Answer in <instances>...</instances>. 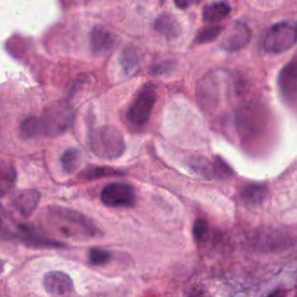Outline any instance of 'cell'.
Segmentation results:
<instances>
[{
  "label": "cell",
  "mask_w": 297,
  "mask_h": 297,
  "mask_svg": "<svg viewBox=\"0 0 297 297\" xmlns=\"http://www.w3.org/2000/svg\"><path fill=\"white\" fill-rule=\"evenodd\" d=\"M120 174H123V173L112 167L94 166V167H88L86 168V170H84L81 173V178H83L84 180H96V179L107 178V176L120 175Z\"/></svg>",
  "instance_id": "cell-18"
},
{
  "label": "cell",
  "mask_w": 297,
  "mask_h": 297,
  "mask_svg": "<svg viewBox=\"0 0 297 297\" xmlns=\"http://www.w3.org/2000/svg\"><path fill=\"white\" fill-rule=\"evenodd\" d=\"M200 2L201 0H174L175 6L180 8V10H186V8H188L194 5V4H197Z\"/></svg>",
  "instance_id": "cell-26"
},
{
  "label": "cell",
  "mask_w": 297,
  "mask_h": 297,
  "mask_svg": "<svg viewBox=\"0 0 297 297\" xmlns=\"http://www.w3.org/2000/svg\"><path fill=\"white\" fill-rule=\"evenodd\" d=\"M21 135L25 136L26 138H36L41 136L39 134V128L37 122V116H30L22 121L20 126Z\"/></svg>",
  "instance_id": "cell-21"
},
{
  "label": "cell",
  "mask_w": 297,
  "mask_h": 297,
  "mask_svg": "<svg viewBox=\"0 0 297 297\" xmlns=\"http://www.w3.org/2000/svg\"><path fill=\"white\" fill-rule=\"evenodd\" d=\"M120 62H121L123 71L127 74H132L136 72L141 63V52L138 47L135 46V44L127 46L123 49Z\"/></svg>",
  "instance_id": "cell-14"
},
{
  "label": "cell",
  "mask_w": 297,
  "mask_h": 297,
  "mask_svg": "<svg viewBox=\"0 0 297 297\" xmlns=\"http://www.w3.org/2000/svg\"><path fill=\"white\" fill-rule=\"evenodd\" d=\"M157 101V94L152 84H145L132 101L127 112V118L132 126L143 127L151 116Z\"/></svg>",
  "instance_id": "cell-6"
},
{
  "label": "cell",
  "mask_w": 297,
  "mask_h": 297,
  "mask_svg": "<svg viewBox=\"0 0 297 297\" xmlns=\"http://www.w3.org/2000/svg\"><path fill=\"white\" fill-rule=\"evenodd\" d=\"M231 7L229 4L224 2H217L212 4H208L205 6L202 11V19L206 22H210V24H216L221 20L225 19L229 15Z\"/></svg>",
  "instance_id": "cell-15"
},
{
  "label": "cell",
  "mask_w": 297,
  "mask_h": 297,
  "mask_svg": "<svg viewBox=\"0 0 297 297\" xmlns=\"http://www.w3.org/2000/svg\"><path fill=\"white\" fill-rule=\"evenodd\" d=\"M173 69V64L171 62H164V63L156 64L152 68V73L153 74H166L168 73V71Z\"/></svg>",
  "instance_id": "cell-25"
},
{
  "label": "cell",
  "mask_w": 297,
  "mask_h": 297,
  "mask_svg": "<svg viewBox=\"0 0 297 297\" xmlns=\"http://www.w3.org/2000/svg\"><path fill=\"white\" fill-rule=\"evenodd\" d=\"M222 33V27L221 26H209V27L202 28L199 30V33L195 37V43L196 44H205V43H210L212 41L220 36Z\"/></svg>",
  "instance_id": "cell-20"
},
{
  "label": "cell",
  "mask_w": 297,
  "mask_h": 297,
  "mask_svg": "<svg viewBox=\"0 0 297 297\" xmlns=\"http://www.w3.org/2000/svg\"><path fill=\"white\" fill-rule=\"evenodd\" d=\"M266 110L255 103L241 106L236 112V127L239 135L251 137L258 135L266 125Z\"/></svg>",
  "instance_id": "cell-5"
},
{
  "label": "cell",
  "mask_w": 297,
  "mask_h": 297,
  "mask_svg": "<svg viewBox=\"0 0 297 297\" xmlns=\"http://www.w3.org/2000/svg\"><path fill=\"white\" fill-rule=\"evenodd\" d=\"M0 184H2V193L5 195L6 192H8L13 186L15 184L16 179V173L14 167L11 164H7L6 162L2 163V176H0Z\"/></svg>",
  "instance_id": "cell-19"
},
{
  "label": "cell",
  "mask_w": 297,
  "mask_h": 297,
  "mask_svg": "<svg viewBox=\"0 0 297 297\" xmlns=\"http://www.w3.org/2000/svg\"><path fill=\"white\" fill-rule=\"evenodd\" d=\"M154 29L158 34H161L166 39H174L180 35L181 27L178 20L173 17L171 14L159 15L154 21Z\"/></svg>",
  "instance_id": "cell-13"
},
{
  "label": "cell",
  "mask_w": 297,
  "mask_h": 297,
  "mask_svg": "<svg viewBox=\"0 0 297 297\" xmlns=\"http://www.w3.org/2000/svg\"><path fill=\"white\" fill-rule=\"evenodd\" d=\"M110 258H112V254L109 253L108 251L103 250V249H94L90 250V253H88V260L90 263L94 266H103L109 263Z\"/></svg>",
  "instance_id": "cell-22"
},
{
  "label": "cell",
  "mask_w": 297,
  "mask_h": 297,
  "mask_svg": "<svg viewBox=\"0 0 297 297\" xmlns=\"http://www.w3.org/2000/svg\"><path fill=\"white\" fill-rule=\"evenodd\" d=\"M44 289L52 296H64L73 291V282L63 272H49L43 278Z\"/></svg>",
  "instance_id": "cell-9"
},
{
  "label": "cell",
  "mask_w": 297,
  "mask_h": 297,
  "mask_svg": "<svg viewBox=\"0 0 297 297\" xmlns=\"http://www.w3.org/2000/svg\"><path fill=\"white\" fill-rule=\"evenodd\" d=\"M214 172H215L216 178H220V179L229 178V176L232 174L231 168H230L228 164L225 163L223 159H221L220 157H216L214 159Z\"/></svg>",
  "instance_id": "cell-23"
},
{
  "label": "cell",
  "mask_w": 297,
  "mask_h": 297,
  "mask_svg": "<svg viewBox=\"0 0 297 297\" xmlns=\"http://www.w3.org/2000/svg\"><path fill=\"white\" fill-rule=\"evenodd\" d=\"M266 194H267V188L264 185L250 184L242 189L241 196L249 205H259L264 201Z\"/></svg>",
  "instance_id": "cell-16"
},
{
  "label": "cell",
  "mask_w": 297,
  "mask_h": 297,
  "mask_svg": "<svg viewBox=\"0 0 297 297\" xmlns=\"http://www.w3.org/2000/svg\"><path fill=\"white\" fill-rule=\"evenodd\" d=\"M83 162V153L81 150L71 148L62 154L61 164L66 173H73L78 170Z\"/></svg>",
  "instance_id": "cell-17"
},
{
  "label": "cell",
  "mask_w": 297,
  "mask_h": 297,
  "mask_svg": "<svg viewBox=\"0 0 297 297\" xmlns=\"http://www.w3.org/2000/svg\"><path fill=\"white\" fill-rule=\"evenodd\" d=\"M115 43H116V36L107 28L96 26L92 29L90 34V47L93 55L104 56L108 54L114 48Z\"/></svg>",
  "instance_id": "cell-8"
},
{
  "label": "cell",
  "mask_w": 297,
  "mask_h": 297,
  "mask_svg": "<svg viewBox=\"0 0 297 297\" xmlns=\"http://www.w3.org/2000/svg\"><path fill=\"white\" fill-rule=\"evenodd\" d=\"M74 121V109L66 101H58L44 109L37 116L39 134L46 137H57L68 131Z\"/></svg>",
  "instance_id": "cell-3"
},
{
  "label": "cell",
  "mask_w": 297,
  "mask_h": 297,
  "mask_svg": "<svg viewBox=\"0 0 297 297\" xmlns=\"http://www.w3.org/2000/svg\"><path fill=\"white\" fill-rule=\"evenodd\" d=\"M41 228L50 236L71 241H87L103 236V231L85 215L69 208L50 206L42 211Z\"/></svg>",
  "instance_id": "cell-1"
},
{
  "label": "cell",
  "mask_w": 297,
  "mask_h": 297,
  "mask_svg": "<svg viewBox=\"0 0 297 297\" xmlns=\"http://www.w3.org/2000/svg\"><path fill=\"white\" fill-rule=\"evenodd\" d=\"M297 42V25L292 22H279L265 33L263 50L266 54L279 55L286 52Z\"/></svg>",
  "instance_id": "cell-4"
},
{
  "label": "cell",
  "mask_w": 297,
  "mask_h": 297,
  "mask_svg": "<svg viewBox=\"0 0 297 297\" xmlns=\"http://www.w3.org/2000/svg\"><path fill=\"white\" fill-rule=\"evenodd\" d=\"M268 297H286V296H285V292H283L282 290H276L272 292V294H270Z\"/></svg>",
  "instance_id": "cell-27"
},
{
  "label": "cell",
  "mask_w": 297,
  "mask_h": 297,
  "mask_svg": "<svg viewBox=\"0 0 297 297\" xmlns=\"http://www.w3.org/2000/svg\"><path fill=\"white\" fill-rule=\"evenodd\" d=\"M39 199H41V194L37 190L26 189L21 190L12 199L11 205L17 214L27 219L37 208Z\"/></svg>",
  "instance_id": "cell-11"
},
{
  "label": "cell",
  "mask_w": 297,
  "mask_h": 297,
  "mask_svg": "<svg viewBox=\"0 0 297 297\" xmlns=\"http://www.w3.org/2000/svg\"><path fill=\"white\" fill-rule=\"evenodd\" d=\"M280 91L286 97H297V58L290 61L281 69L278 77Z\"/></svg>",
  "instance_id": "cell-10"
},
{
  "label": "cell",
  "mask_w": 297,
  "mask_h": 297,
  "mask_svg": "<svg viewBox=\"0 0 297 297\" xmlns=\"http://www.w3.org/2000/svg\"><path fill=\"white\" fill-rule=\"evenodd\" d=\"M251 38V30L246 25L237 22L233 26L231 30L228 33L227 36L224 37L223 43H222V48L224 50L234 52L243 49L249 43Z\"/></svg>",
  "instance_id": "cell-12"
},
{
  "label": "cell",
  "mask_w": 297,
  "mask_h": 297,
  "mask_svg": "<svg viewBox=\"0 0 297 297\" xmlns=\"http://www.w3.org/2000/svg\"><path fill=\"white\" fill-rule=\"evenodd\" d=\"M209 233V225L208 222L205 220H197L194 223L193 227V234L196 242H203L207 234Z\"/></svg>",
  "instance_id": "cell-24"
},
{
  "label": "cell",
  "mask_w": 297,
  "mask_h": 297,
  "mask_svg": "<svg viewBox=\"0 0 297 297\" xmlns=\"http://www.w3.org/2000/svg\"><path fill=\"white\" fill-rule=\"evenodd\" d=\"M101 201L112 208H128L135 205V189L129 184L113 183L106 186L101 192Z\"/></svg>",
  "instance_id": "cell-7"
},
{
  "label": "cell",
  "mask_w": 297,
  "mask_h": 297,
  "mask_svg": "<svg viewBox=\"0 0 297 297\" xmlns=\"http://www.w3.org/2000/svg\"><path fill=\"white\" fill-rule=\"evenodd\" d=\"M88 145L95 156L107 161L120 158L126 150L123 135L112 126L92 129L88 132Z\"/></svg>",
  "instance_id": "cell-2"
}]
</instances>
